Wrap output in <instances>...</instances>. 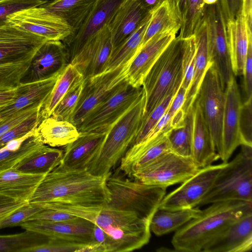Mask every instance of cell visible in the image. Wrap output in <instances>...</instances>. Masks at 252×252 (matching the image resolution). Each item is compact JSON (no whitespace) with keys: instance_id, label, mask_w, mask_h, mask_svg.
<instances>
[{"instance_id":"obj_62","label":"cell","mask_w":252,"mask_h":252,"mask_svg":"<svg viewBox=\"0 0 252 252\" xmlns=\"http://www.w3.org/2000/svg\"><path fill=\"white\" fill-rule=\"evenodd\" d=\"M45 0L47 2H52V1H55L56 0Z\"/></svg>"},{"instance_id":"obj_40","label":"cell","mask_w":252,"mask_h":252,"mask_svg":"<svg viewBox=\"0 0 252 252\" xmlns=\"http://www.w3.org/2000/svg\"><path fill=\"white\" fill-rule=\"evenodd\" d=\"M49 239L29 230L17 234L0 235V252H28L31 249L45 243Z\"/></svg>"},{"instance_id":"obj_33","label":"cell","mask_w":252,"mask_h":252,"mask_svg":"<svg viewBox=\"0 0 252 252\" xmlns=\"http://www.w3.org/2000/svg\"><path fill=\"white\" fill-rule=\"evenodd\" d=\"M96 0H56L41 6L64 20L72 29L74 34L88 16Z\"/></svg>"},{"instance_id":"obj_5","label":"cell","mask_w":252,"mask_h":252,"mask_svg":"<svg viewBox=\"0 0 252 252\" xmlns=\"http://www.w3.org/2000/svg\"><path fill=\"white\" fill-rule=\"evenodd\" d=\"M145 104L143 92L131 107L111 127L98 154L87 171L108 177L110 171L132 145L142 124Z\"/></svg>"},{"instance_id":"obj_15","label":"cell","mask_w":252,"mask_h":252,"mask_svg":"<svg viewBox=\"0 0 252 252\" xmlns=\"http://www.w3.org/2000/svg\"><path fill=\"white\" fill-rule=\"evenodd\" d=\"M7 20L17 28L48 40L63 41L73 34L72 29L64 20L41 5L14 13Z\"/></svg>"},{"instance_id":"obj_47","label":"cell","mask_w":252,"mask_h":252,"mask_svg":"<svg viewBox=\"0 0 252 252\" xmlns=\"http://www.w3.org/2000/svg\"><path fill=\"white\" fill-rule=\"evenodd\" d=\"M252 97L242 102L239 112L241 145L252 147ZM240 145V146H241Z\"/></svg>"},{"instance_id":"obj_55","label":"cell","mask_w":252,"mask_h":252,"mask_svg":"<svg viewBox=\"0 0 252 252\" xmlns=\"http://www.w3.org/2000/svg\"><path fill=\"white\" fill-rule=\"evenodd\" d=\"M17 94L18 87L14 89L0 92V112L14 101Z\"/></svg>"},{"instance_id":"obj_27","label":"cell","mask_w":252,"mask_h":252,"mask_svg":"<svg viewBox=\"0 0 252 252\" xmlns=\"http://www.w3.org/2000/svg\"><path fill=\"white\" fill-rule=\"evenodd\" d=\"M59 76L30 84H20L14 101L0 112V121L30 106L42 105L52 91Z\"/></svg>"},{"instance_id":"obj_13","label":"cell","mask_w":252,"mask_h":252,"mask_svg":"<svg viewBox=\"0 0 252 252\" xmlns=\"http://www.w3.org/2000/svg\"><path fill=\"white\" fill-rule=\"evenodd\" d=\"M130 63L113 70L84 78L79 99L68 121L77 127L95 106L115 92L126 79Z\"/></svg>"},{"instance_id":"obj_25","label":"cell","mask_w":252,"mask_h":252,"mask_svg":"<svg viewBox=\"0 0 252 252\" xmlns=\"http://www.w3.org/2000/svg\"><path fill=\"white\" fill-rule=\"evenodd\" d=\"M150 13L135 0H125L108 25L112 51L133 33Z\"/></svg>"},{"instance_id":"obj_44","label":"cell","mask_w":252,"mask_h":252,"mask_svg":"<svg viewBox=\"0 0 252 252\" xmlns=\"http://www.w3.org/2000/svg\"><path fill=\"white\" fill-rule=\"evenodd\" d=\"M205 6L203 0H188L187 11L179 31V37L185 38L193 35L197 25L202 19Z\"/></svg>"},{"instance_id":"obj_57","label":"cell","mask_w":252,"mask_h":252,"mask_svg":"<svg viewBox=\"0 0 252 252\" xmlns=\"http://www.w3.org/2000/svg\"><path fill=\"white\" fill-rule=\"evenodd\" d=\"M27 202L28 201H16L0 205V224L5 217Z\"/></svg>"},{"instance_id":"obj_29","label":"cell","mask_w":252,"mask_h":252,"mask_svg":"<svg viewBox=\"0 0 252 252\" xmlns=\"http://www.w3.org/2000/svg\"><path fill=\"white\" fill-rule=\"evenodd\" d=\"M46 175L30 174L10 168L0 172V195L29 201Z\"/></svg>"},{"instance_id":"obj_23","label":"cell","mask_w":252,"mask_h":252,"mask_svg":"<svg viewBox=\"0 0 252 252\" xmlns=\"http://www.w3.org/2000/svg\"><path fill=\"white\" fill-rule=\"evenodd\" d=\"M107 132L80 133L78 138L66 145L58 168L66 170H87L98 154Z\"/></svg>"},{"instance_id":"obj_3","label":"cell","mask_w":252,"mask_h":252,"mask_svg":"<svg viewBox=\"0 0 252 252\" xmlns=\"http://www.w3.org/2000/svg\"><path fill=\"white\" fill-rule=\"evenodd\" d=\"M252 212V202L229 200L211 203L177 230L171 243L175 251L202 252L229 225Z\"/></svg>"},{"instance_id":"obj_6","label":"cell","mask_w":252,"mask_h":252,"mask_svg":"<svg viewBox=\"0 0 252 252\" xmlns=\"http://www.w3.org/2000/svg\"><path fill=\"white\" fill-rule=\"evenodd\" d=\"M187 38L176 37L163 51L145 76L143 121L169 94L177 91L183 79L182 60Z\"/></svg>"},{"instance_id":"obj_24","label":"cell","mask_w":252,"mask_h":252,"mask_svg":"<svg viewBox=\"0 0 252 252\" xmlns=\"http://www.w3.org/2000/svg\"><path fill=\"white\" fill-rule=\"evenodd\" d=\"M252 250V212L229 225L202 252H248Z\"/></svg>"},{"instance_id":"obj_59","label":"cell","mask_w":252,"mask_h":252,"mask_svg":"<svg viewBox=\"0 0 252 252\" xmlns=\"http://www.w3.org/2000/svg\"><path fill=\"white\" fill-rule=\"evenodd\" d=\"M242 14L244 17L252 14V0H243Z\"/></svg>"},{"instance_id":"obj_45","label":"cell","mask_w":252,"mask_h":252,"mask_svg":"<svg viewBox=\"0 0 252 252\" xmlns=\"http://www.w3.org/2000/svg\"><path fill=\"white\" fill-rule=\"evenodd\" d=\"M195 53L196 43L193 34L187 38L182 60L183 79L181 86L186 90L187 92L193 76Z\"/></svg>"},{"instance_id":"obj_2","label":"cell","mask_w":252,"mask_h":252,"mask_svg":"<svg viewBox=\"0 0 252 252\" xmlns=\"http://www.w3.org/2000/svg\"><path fill=\"white\" fill-rule=\"evenodd\" d=\"M107 177L92 174L87 170H66L56 167L45 176L28 202L105 206L111 200Z\"/></svg>"},{"instance_id":"obj_8","label":"cell","mask_w":252,"mask_h":252,"mask_svg":"<svg viewBox=\"0 0 252 252\" xmlns=\"http://www.w3.org/2000/svg\"><path fill=\"white\" fill-rule=\"evenodd\" d=\"M107 184L111 194L108 204L134 211L150 220L166 192V188L144 184L111 174L107 178Z\"/></svg>"},{"instance_id":"obj_9","label":"cell","mask_w":252,"mask_h":252,"mask_svg":"<svg viewBox=\"0 0 252 252\" xmlns=\"http://www.w3.org/2000/svg\"><path fill=\"white\" fill-rule=\"evenodd\" d=\"M143 92L142 86L133 87L126 79L115 92L95 106L76 127L79 133L107 132Z\"/></svg>"},{"instance_id":"obj_7","label":"cell","mask_w":252,"mask_h":252,"mask_svg":"<svg viewBox=\"0 0 252 252\" xmlns=\"http://www.w3.org/2000/svg\"><path fill=\"white\" fill-rule=\"evenodd\" d=\"M241 146V151L226 163L197 206L229 200L252 202V147Z\"/></svg>"},{"instance_id":"obj_50","label":"cell","mask_w":252,"mask_h":252,"mask_svg":"<svg viewBox=\"0 0 252 252\" xmlns=\"http://www.w3.org/2000/svg\"><path fill=\"white\" fill-rule=\"evenodd\" d=\"M42 105H33L24 110L16 113L4 120L0 121V137L31 115Z\"/></svg>"},{"instance_id":"obj_35","label":"cell","mask_w":252,"mask_h":252,"mask_svg":"<svg viewBox=\"0 0 252 252\" xmlns=\"http://www.w3.org/2000/svg\"><path fill=\"white\" fill-rule=\"evenodd\" d=\"M201 210L198 207L176 211L158 209L150 223V230L156 235L161 236L177 230L196 217Z\"/></svg>"},{"instance_id":"obj_30","label":"cell","mask_w":252,"mask_h":252,"mask_svg":"<svg viewBox=\"0 0 252 252\" xmlns=\"http://www.w3.org/2000/svg\"><path fill=\"white\" fill-rule=\"evenodd\" d=\"M226 35L234 76L243 74L248 51L249 35L244 16L241 14L226 23Z\"/></svg>"},{"instance_id":"obj_32","label":"cell","mask_w":252,"mask_h":252,"mask_svg":"<svg viewBox=\"0 0 252 252\" xmlns=\"http://www.w3.org/2000/svg\"><path fill=\"white\" fill-rule=\"evenodd\" d=\"M36 131L43 144L53 147L66 146L80 134L76 126L69 121L57 120L51 116L41 120Z\"/></svg>"},{"instance_id":"obj_11","label":"cell","mask_w":252,"mask_h":252,"mask_svg":"<svg viewBox=\"0 0 252 252\" xmlns=\"http://www.w3.org/2000/svg\"><path fill=\"white\" fill-rule=\"evenodd\" d=\"M202 18L207 27L209 61L217 70L225 90L234 75L227 42L226 23L219 0L214 4L205 6Z\"/></svg>"},{"instance_id":"obj_1","label":"cell","mask_w":252,"mask_h":252,"mask_svg":"<svg viewBox=\"0 0 252 252\" xmlns=\"http://www.w3.org/2000/svg\"><path fill=\"white\" fill-rule=\"evenodd\" d=\"M51 208L94 224L91 252H129L141 248L151 237L150 220L134 211L107 204L91 207L53 203Z\"/></svg>"},{"instance_id":"obj_60","label":"cell","mask_w":252,"mask_h":252,"mask_svg":"<svg viewBox=\"0 0 252 252\" xmlns=\"http://www.w3.org/2000/svg\"><path fill=\"white\" fill-rule=\"evenodd\" d=\"M11 198L0 195V205L16 201Z\"/></svg>"},{"instance_id":"obj_16","label":"cell","mask_w":252,"mask_h":252,"mask_svg":"<svg viewBox=\"0 0 252 252\" xmlns=\"http://www.w3.org/2000/svg\"><path fill=\"white\" fill-rule=\"evenodd\" d=\"M70 63L64 44L48 40L34 55L20 84L32 83L60 75Z\"/></svg>"},{"instance_id":"obj_14","label":"cell","mask_w":252,"mask_h":252,"mask_svg":"<svg viewBox=\"0 0 252 252\" xmlns=\"http://www.w3.org/2000/svg\"><path fill=\"white\" fill-rule=\"evenodd\" d=\"M226 162L199 168L180 186L165 195L158 209L176 211L197 207L212 186L214 181Z\"/></svg>"},{"instance_id":"obj_49","label":"cell","mask_w":252,"mask_h":252,"mask_svg":"<svg viewBox=\"0 0 252 252\" xmlns=\"http://www.w3.org/2000/svg\"><path fill=\"white\" fill-rule=\"evenodd\" d=\"M46 2L44 0H0V26L5 24L7 17L13 13Z\"/></svg>"},{"instance_id":"obj_20","label":"cell","mask_w":252,"mask_h":252,"mask_svg":"<svg viewBox=\"0 0 252 252\" xmlns=\"http://www.w3.org/2000/svg\"><path fill=\"white\" fill-rule=\"evenodd\" d=\"M242 101L235 77L225 89V104L222 123L223 162H227L235 149L241 145L239 133V112Z\"/></svg>"},{"instance_id":"obj_39","label":"cell","mask_w":252,"mask_h":252,"mask_svg":"<svg viewBox=\"0 0 252 252\" xmlns=\"http://www.w3.org/2000/svg\"><path fill=\"white\" fill-rule=\"evenodd\" d=\"M193 120V105L186 114L184 125L168 131L167 139L171 151L173 153L191 158Z\"/></svg>"},{"instance_id":"obj_28","label":"cell","mask_w":252,"mask_h":252,"mask_svg":"<svg viewBox=\"0 0 252 252\" xmlns=\"http://www.w3.org/2000/svg\"><path fill=\"white\" fill-rule=\"evenodd\" d=\"M193 34L196 43L195 64L192 80L188 91L182 108L185 114L193 106L206 72L211 63L209 62L208 55L207 27L202 17L197 25Z\"/></svg>"},{"instance_id":"obj_36","label":"cell","mask_w":252,"mask_h":252,"mask_svg":"<svg viewBox=\"0 0 252 252\" xmlns=\"http://www.w3.org/2000/svg\"><path fill=\"white\" fill-rule=\"evenodd\" d=\"M181 27V22L176 14L171 0H165L151 12L140 49L156 34L169 31L178 32Z\"/></svg>"},{"instance_id":"obj_48","label":"cell","mask_w":252,"mask_h":252,"mask_svg":"<svg viewBox=\"0 0 252 252\" xmlns=\"http://www.w3.org/2000/svg\"><path fill=\"white\" fill-rule=\"evenodd\" d=\"M43 208L35 203L27 202L5 217L0 224V229L21 226L24 222Z\"/></svg>"},{"instance_id":"obj_10","label":"cell","mask_w":252,"mask_h":252,"mask_svg":"<svg viewBox=\"0 0 252 252\" xmlns=\"http://www.w3.org/2000/svg\"><path fill=\"white\" fill-rule=\"evenodd\" d=\"M196 99L210 132L216 151L221 159L225 90L222 88L218 73L212 63L206 72Z\"/></svg>"},{"instance_id":"obj_19","label":"cell","mask_w":252,"mask_h":252,"mask_svg":"<svg viewBox=\"0 0 252 252\" xmlns=\"http://www.w3.org/2000/svg\"><path fill=\"white\" fill-rule=\"evenodd\" d=\"M44 235L49 238H58L90 244L94 224L91 221L78 218L66 221L44 220H28L21 226Z\"/></svg>"},{"instance_id":"obj_17","label":"cell","mask_w":252,"mask_h":252,"mask_svg":"<svg viewBox=\"0 0 252 252\" xmlns=\"http://www.w3.org/2000/svg\"><path fill=\"white\" fill-rule=\"evenodd\" d=\"M112 51L111 34L106 25L91 37L70 63L84 78L105 72Z\"/></svg>"},{"instance_id":"obj_51","label":"cell","mask_w":252,"mask_h":252,"mask_svg":"<svg viewBox=\"0 0 252 252\" xmlns=\"http://www.w3.org/2000/svg\"><path fill=\"white\" fill-rule=\"evenodd\" d=\"M248 35V51L243 74L245 100L252 97V34Z\"/></svg>"},{"instance_id":"obj_54","label":"cell","mask_w":252,"mask_h":252,"mask_svg":"<svg viewBox=\"0 0 252 252\" xmlns=\"http://www.w3.org/2000/svg\"><path fill=\"white\" fill-rule=\"evenodd\" d=\"M187 93V90L180 86L173 97L166 111V112L172 118L177 113L183 111L182 108L185 102Z\"/></svg>"},{"instance_id":"obj_53","label":"cell","mask_w":252,"mask_h":252,"mask_svg":"<svg viewBox=\"0 0 252 252\" xmlns=\"http://www.w3.org/2000/svg\"><path fill=\"white\" fill-rule=\"evenodd\" d=\"M225 23L242 14L243 0H219Z\"/></svg>"},{"instance_id":"obj_22","label":"cell","mask_w":252,"mask_h":252,"mask_svg":"<svg viewBox=\"0 0 252 252\" xmlns=\"http://www.w3.org/2000/svg\"><path fill=\"white\" fill-rule=\"evenodd\" d=\"M169 130L130 146L120 160L121 171L132 178L137 171L171 151L167 137Z\"/></svg>"},{"instance_id":"obj_21","label":"cell","mask_w":252,"mask_h":252,"mask_svg":"<svg viewBox=\"0 0 252 252\" xmlns=\"http://www.w3.org/2000/svg\"><path fill=\"white\" fill-rule=\"evenodd\" d=\"M177 33L169 31L156 34L139 49L127 68L126 80L130 85L142 86L147 74Z\"/></svg>"},{"instance_id":"obj_26","label":"cell","mask_w":252,"mask_h":252,"mask_svg":"<svg viewBox=\"0 0 252 252\" xmlns=\"http://www.w3.org/2000/svg\"><path fill=\"white\" fill-rule=\"evenodd\" d=\"M191 158L199 168L212 165L220 158L196 99L193 104Z\"/></svg>"},{"instance_id":"obj_12","label":"cell","mask_w":252,"mask_h":252,"mask_svg":"<svg viewBox=\"0 0 252 252\" xmlns=\"http://www.w3.org/2000/svg\"><path fill=\"white\" fill-rule=\"evenodd\" d=\"M199 169L191 158L183 157L170 151L137 171L132 177L144 184L167 188L182 183Z\"/></svg>"},{"instance_id":"obj_37","label":"cell","mask_w":252,"mask_h":252,"mask_svg":"<svg viewBox=\"0 0 252 252\" xmlns=\"http://www.w3.org/2000/svg\"><path fill=\"white\" fill-rule=\"evenodd\" d=\"M151 15V13L133 33L112 51L105 72L113 70L131 62L140 49Z\"/></svg>"},{"instance_id":"obj_61","label":"cell","mask_w":252,"mask_h":252,"mask_svg":"<svg viewBox=\"0 0 252 252\" xmlns=\"http://www.w3.org/2000/svg\"><path fill=\"white\" fill-rule=\"evenodd\" d=\"M219 0H203L205 5L213 4L217 2Z\"/></svg>"},{"instance_id":"obj_42","label":"cell","mask_w":252,"mask_h":252,"mask_svg":"<svg viewBox=\"0 0 252 252\" xmlns=\"http://www.w3.org/2000/svg\"><path fill=\"white\" fill-rule=\"evenodd\" d=\"M91 249L89 244L50 238L45 243L31 249L28 252H90Z\"/></svg>"},{"instance_id":"obj_43","label":"cell","mask_w":252,"mask_h":252,"mask_svg":"<svg viewBox=\"0 0 252 252\" xmlns=\"http://www.w3.org/2000/svg\"><path fill=\"white\" fill-rule=\"evenodd\" d=\"M177 91L173 92L167 95L143 121L132 145L140 143L146 138L151 129L167 111Z\"/></svg>"},{"instance_id":"obj_52","label":"cell","mask_w":252,"mask_h":252,"mask_svg":"<svg viewBox=\"0 0 252 252\" xmlns=\"http://www.w3.org/2000/svg\"><path fill=\"white\" fill-rule=\"evenodd\" d=\"M78 218L79 217L61 211L43 209L30 217L28 220H44L59 221L71 220Z\"/></svg>"},{"instance_id":"obj_56","label":"cell","mask_w":252,"mask_h":252,"mask_svg":"<svg viewBox=\"0 0 252 252\" xmlns=\"http://www.w3.org/2000/svg\"><path fill=\"white\" fill-rule=\"evenodd\" d=\"M176 14L181 22H184L188 5L189 0H171Z\"/></svg>"},{"instance_id":"obj_38","label":"cell","mask_w":252,"mask_h":252,"mask_svg":"<svg viewBox=\"0 0 252 252\" xmlns=\"http://www.w3.org/2000/svg\"><path fill=\"white\" fill-rule=\"evenodd\" d=\"M77 68L69 63L59 75L57 82L43 104L40 110L41 121L51 116L58 103L68 91L72 84L78 78L82 77Z\"/></svg>"},{"instance_id":"obj_31","label":"cell","mask_w":252,"mask_h":252,"mask_svg":"<svg viewBox=\"0 0 252 252\" xmlns=\"http://www.w3.org/2000/svg\"><path fill=\"white\" fill-rule=\"evenodd\" d=\"M63 151L41 144L12 168L30 174L46 175L61 162Z\"/></svg>"},{"instance_id":"obj_34","label":"cell","mask_w":252,"mask_h":252,"mask_svg":"<svg viewBox=\"0 0 252 252\" xmlns=\"http://www.w3.org/2000/svg\"><path fill=\"white\" fill-rule=\"evenodd\" d=\"M36 127L0 149V172L12 168L27 155L43 144L37 134Z\"/></svg>"},{"instance_id":"obj_46","label":"cell","mask_w":252,"mask_h":252,"mask_svg":"<svg viewBox=\"0 0 252 252\" xmlns=\"http://www.w3.org/2000/svg\"><path fill=\"white\" fill-rule=\"evenodd\" d=\"M40 109H37L23 122L2 135L0 137V149L9 142L25 136L36 127L41 121Z\"/></svg>"},{"instance_id":"obj_18","label":"cell","mask_w":252,"mask_h":252,"mask_svg":"<svg viewBox=\"0 0 252 252\" xmlns=\"http://www.w3.org/2000/svg\"><path fill=\"white\" fill-rule=\"evenodd\" d=\"M125 0H96L88 16L72 35L63 41L69 62L94 34L108 25L113 16Z\"/></svg>"},{"instance_id":"obj_4","label":"cell","mask_w":252,"mask_h":252,"mask_svg":"<svg viewBox=\"0 0 252 252\" xmlns=\"http://www.w3.org/2000/svg\"><path fill=\"white\" fill-rule=\"evenodd\" d=\"M46 38L18 28L8 21L0 26V92L17 88Z\"/></svg>"},{"instance_id":"obj_58","label":"cell","mask_w":252,"mask_h":252,"mask_svg":"<svg viewBox=\"0 0 252 252\" xmlns=\"http://www.w3.org/2000/svg\"><path fill=\"white\" fill-rule=\"evenodd\" d=\"M143 8L152 12L165 0H135Z\"/></svg>"},{"instance_id":"obj_41","label":"cell","mask_w":252,"mask_h":252,"mask_svg":"<svg viewBox=\"0 0 252 252\" xmlns=\"http://www.w3.org/2000/svg\"><path fill=\"white\" fill-rule=\"evenodd\" d=\"M83 76L77 79L54 109L51 117L59 120L68 121L73 114L79 99L84 84Z\"/></svg>"}]
</instances>
